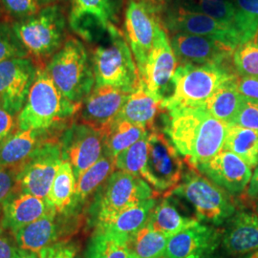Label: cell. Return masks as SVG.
<instances>
[{
  "label": "cell",
  "mask_w": 258,
  "mask_h": 258,
  "mask_svg": "<svg viewBox=\"0 0 258 258\" xmlns=\"http://www.w3.org/2000/svg\"><path fill=\"white\" fill-rule=\"evenodd\" d=\"M166 133L191 167L211 160L224 149L230 124L214 118L204 106L167 111Z\"/></svg>",
  "instance_id": "cell-1"
},
{
  "label": "cell",
  "mask_w": 258,
  "mask_h": 258,
  "mask_svg": "<svg viewBox=\"0 0 258 258\" xmlns=\"http://www.w3.org/2000/svg\"><path fill=\"white\" fill-rule=\"evenodd\" d=\"M45 70L58 90L74 103L82 104L95 85L92 56L83 41L76 37L65 39Z\"/></svg>",
  "instance_id": "cell-2"
},
{
  "label": "cell",
  "mask_w": 258,
  "mask_h": 258,
  "mask_svg": "<svg viewBox=\"0 0 258 258\" xmlns=\"http://www.w3.org/2000/svg\"><path fill=\"white\" fill-rule=\"evenodd\" d=\"M81 105L67 100L46 70L37 68L27 100L18 115V126L20 130L46 131L73 116Z\"/></svg>",
  "instance_id": "cell-3"
},
{
  "label": "cell",
  "mask_w": 258,
  "mask_h": 258,
  "mask_svg": "<svg viewBox=\"0 0 258 258\" xmlns=\"http://www.w3.org/2000/svg\"><path fill=\"white\" fill-rule=\"evenodd\" d=\"M104 37L92 54L95 86H112L133 92L141 77L126 38L116 25H111Z\"/></svg>",
  "instance_id": "cell-4"
},
{
  "label": "cell",
  "mask_w": 258,
  "mask_h": 258,
  "mask_svg": "<svg viewBox=\"0 0 258 258\" xmlns=\"http://www.w3.org/2000/svg\"><path fill=\"white\" fill-rule=\"evenodd\" d=\"M225 64L181 63L172 80V93L163 102V110L203 106L215 91L236 78Z\"/></svg>",
  "instance_id": "cell-5"
},
{
  "label": "cell",
  "mask_w": 258,
  "mask_h": 258,
  "mask_svg": "<svg viewBox=\"0 0 258 258\" xmlns=\"http://www.w3.org/2000/svg\"><path fill=\"white\" fill-rule=\"evenodd\" d=\"M13 29L28 54L37 59L52 57L64 43L66 19L57 4H49Z\"/></svg>",
  "instance_id": "cell-6"
},
{
  "label": "cell",
  "mask_w": 258,
  "mask_h": 258,
  "mask_svg": "<svg viewBox=\"0 0 258 258\" xmlns=\"http://www.w3.org/2000/svg\"><path fill=\"white\" fill-rule=\"evenodd\" d=\"M167 195L183 198L191 205L199 221L214 226L229 221L236 212L230 194L197 171L183 177V181Z\"/></svg>",
  "instance_id": "cell-7"
},
{
  "label": "cell",
  "mask_w": 258,
  "mask_h": 258,
  "mask_svg": "<svg viewBox=\"0 0 258 258\" xmlns=\"http://www.w3.org/2000/svg\"><path fill=\"white\" fill-rule=\"evenodd\" d=\"M153 197V189L140 176L115 170L98 190L90 208L95 226L130 207Z\"/></svg>",
  "instance_id": "cell-8"
},
{
  "label": "cell",
  "mask_w": 258,
  "mask_h": 258,
  "mask_svg": "<svg viewBox=\"0 0 258 258\" xmlns=\"http://www.w3.org/2000/svg\"><path fill=\"white\" fill-rule=\"evenodd\" d=\"M184 175V163L169 139L157 129L148 136L147 163L142 178L157 192L170 191L180 184Z\"/></svg>",
  "instance_id": "cell-9"
},
{
  "label": "cell",
  "mask_w": 258,
  "mask_h": 258,
  "mask_svg": "<svg viewBox=\"0 0 258 258\" xmlns=\"http://www.w3.org/2000/svg\"><path fill=\"white\" fill-rule=\"evenodd\" d=\"M64 161L59 144L44 143L19 166L16 182L23 194L46 198L58 168Z\"/></svg>",
  "instance_id": "cell-10"
},
{
  "label": "cell",
  "mask_w": 258,
  "mask_h": 258,
  "mask_svg": "<svg viewBox=\"0 0 258 258\" xmlns=\"http://www.w3.org/2000/svg\"><path fill=\"white\" fill-rule=\"evenodd\" d=\"M123 0H71L69 26L87 41L102 39L116 25Z\"/></svg>",
  "instance_id": "cell-11"
},
{
  "label": "cell",
  "mask_w": 258,
  "mask_h": 258,
  "mask_svg": "<svg viewBox=\"0 0 258 258\" xmlns=\"http://www.w3.org/2000/svg\"><path fill=\"white\" fill-rule=\"evenodd\" d=\"M163 26L172 33L212 37L233 47L242 43L239 34L216 19L202 13L186 9L184 6L169 7L161 16Z\"/></svg>",
  "instance_id": "cell-12"
},
{
  "label": "cell",
  "mask_w": 258,
  "mask_h": 258,
  "mask_svg": "<svg viewBox=\"0 0 258 258\" xmlns=\"http://www.w3.org/2000/svg\"><path fill=\"white\" fill-rule=\"evenodd\" d=\"M177 63V56L162 23L158 28L145 70L140 76L148 91L162 102L172 93V80L178 67Z\"/></svg>",
  "instance_id": "cell-13"
},
{
  "label": "cell",
  "mask_w": 258,
  "mask_h": 258,
  "mask_svg": "<svg viewBox=\"0 0 258 258\" xmlns=\"http://www.w3.org/2000/svg\"><path fill=\"white\" fill-rule=\"evenodd\" d=\"M161 17L152 13L139 0H128L124 15V37L131 49L139 74L144 72L153 46Z\"/></svg>",
  "instance_id": "cell-14"
},
{
  "label": "cell",
  "mask_w": 258,
  "mask_h": 258,
  "mask_svg": "<svg viewBox=\"0 0 258 258\" xmlns=\"http://www.w3.org/2000/svg\"><path fill=\"white\" fill-rule=\"evenodd\" d=\"M30 57H15L0 62V107L19 115L37 75Z\"/></svg>",
  "instance_id": "cell-15"
},
{
  "label": "cell",
  "mask_w": 258,
  "mask_h": 258,
  "mask_svg": "<svg viewBox=\"0 0 258 258\" xmlns=\"http://www.w3.org/2000/svg\"><path fill=\"white\" fill-rule=\"evenodd\" d=\"M59 145L77 179L102 156L103 133L83 122L74 123L65 131Z\"/></svg>",
  "instance_id": "cell-16"
},
{
  "label": "cell",
  "mask_w": 258,
  "mask_h": 258,
  "mask_svg": "<svg viewBox=\"0 0 258 258\" xmlns=\"http://www.w3.org/2000/svg\"><path fill=\"white\" fill-rule=\"evenodd\" d=\"M170 43L181 63L225 64L235 50L229 44L212 37L184 33L174 34Z\"/></svg>",
  "instance_id": "cell-17"
},
{
  "label": "cell",
  "mask_w": 258,
  "mask_h": 258,
  "mask_svg": "<svg viewBox=\"0 0 258 258\" xmlns=\"http://www.w3.org/2000/svg\"><path fill=\"white\" fill-rule=\"evenodd\" d=\"M196 169L231 194L243 192L252 176L251 168L240 157L225 149Z\"/></svg>",
  "instance_id": "cell-18"
},
{
  "label": "cell",
  "mask_w": 258,
  "mask_h": 258,
  "mask_svg": "<svg viewBox=\"0 0 258 258\" xmlns=\"http://www.w3.org/2000/svg\"><path fill=\"white\" fill-rule=\"evenodd\" d=\"M222 241V232L198 223L168 238L165 258H204L212 255Z\"/></svg>",
  "instance_id": "cell-19"
},
{
  "label": "cell",
  "mask_w": 258,
  "mask_h": 258,
  "mask_svg": "<svg viewBox=\"0 0 258 258\" xmlns=\"http://www.w3.org/2000/svg\"><path fill=\"white\" fill-rule=\"evenodd\" d=\"M131 93L112 86H95L82 103L83 123L103 132L117 118Z\"/></svg>",
  "instance_id": "cell-20"
},
{
  "label": "cell",
  "mask_w": 258,
  "mask_h": 258,
  "mask_svg": "<svg viewBox=\"0 0 258 258\" xmlns=\"http://www.w3.org/2000/svg\"><path fill=\"white\" fill-rule=\"evenodd\" d=\"M224 249L231 255L249 254L258 249V214L235 212L222 232Z\"/></svg>",
  "instance_id": "cell-21"
},
{
  "label": "cell",
  "mask_w": 258,
  "mask_h": 258,
  "mask_svg": "<svg viewBox=\"0 0 258 258\" xmlns=\"http://www.w3.org/2000/svg\"><path fill=\"white\" fill-rule=\"evenodd\" d=\"M2 207L1 226L13 233L41 218L51 209L45 199L23 192L12 196Z\"/></svg>",
  "instance_id": "cell-22"
},
{
  "label": "cell",
  "mask_w": 258,
  "mask_h": 258,
  "mask_svg": "<svg viewBox=\"0 0 258 258\" xmlns=\"http://www.w3.org/2000/svg\"><path fill=\"white\" fill-rule=\"evenodd\" d=\"M184 7L207 15L235 30L242 43L256 37L255 31L230 0H184Z\"/></svg>",
  "instance_id": "cell-23"
},
{
  "label": "cell",
  "mask_w": 258,
  "mask_h": 258,
  "mask_svg": "<svg viewBox=\"0 0 258 258\" xmlns=\"http://www.w3.org/2000/svg\"><path fill=\"white\" fill-rule=\"evenodd\" d=\"M56 213L57 212L51 208L41 218L14 232V238L19 249L37 254L41 249L57 243L59 230Z\"/></svg>",
  "instance_id": "cell-24"
},
{
  "label": "cell",
  "mask_w": 258,
  "mask_h": 258,
  "mask_svg": "<svg viewBox=\"0 0 258 258\" xmlns=\"http://www.w3.org/2000/svg\"><path fill=\"white\" fill-rule=\"evenodd\" d=\"M162 104L163 102L149 92L141 80L137 88L129 95L116 119L127 120L133 124L152 130L159 111L163 110Z\"/></svg>",
  "instance_id": "cell-25"
},
{
  "label": "cell",
  "mask_w": 258,
  "mask_h": 258,
  "mask_svg": "<svg viewBox=\"0 0 258 258\" xmlns=\"http://www.w3.org/2000/svg\"><path fill=\"white\" fill-rule=\"evenodd\" d=\"M198 223L196 217L185 215L178 207L177 201L167 195L152 209L147 224L152 230L170 238Z\"/></svg>",
  "instance_id": "cell-26"
},
{
  "label": "cell",
  "mask_w": 258,
  "mask_h": 258,
  "mask_svg": "<svg viewBox=\"0 0 258 258\" xmlns=\"http://www.w3.org/2000/svg\"><path fill=\"white\" fill-rule=\"evenodd\" d=\"M42 130H20L13 133L0 144V166L3 167L20 166L31 156L42 143Z\"/></svg>",
  "instance_id": "cell-27"
},
{
  "label": "cell",
  "mask_w": 258,
  "mask_h": 258,
  "mask_svg": "<svg viewBox=\"0 0 258 258\" xmlns=\"http://www.w3.org/2000/svg\"><path fill=\"white\" fill-rule=\"evenodd\" d=\"M156 205L155 198H149L98 224L96 229L111 231L123 236L132 237L147 225L149 214Z\"/></svg>",
  "instance_id": "cell-28"
},
{
  "label": "cell",
  "mask_w": 258,
  "mask_h": 258,
  "mask_svg": "<svg viewBox=\"0 0 258 258\" xmlns=\"http://www.w3.org/2000/svg\"><path fill=\"white\" fill-rule=\"evenodd\" d=\"M149 130L127 120L115 119L103 130V154L115 161L122 151L148 134Z\"/></svg>",
  "instance_id": "cell-29"
},
{
  "label": "cell",
  "mask_w": 258,
  "mask_h": 258,
  "mask_svg": "<svg viewBox=\"0 0 258 258\" xmlns=\"http://www.w3.org/2000/svg\"><path fill=\"white\" fill-rule=\"evenodd\" d=\"M115 161L102 155L92 166L76 179L74 200L71 210L83 205L84 201L102 185L115 171Z\"/></svg>",
  "instance_id": "cell-30"
},
{
  "label": "cell",
  "mask_w": 258,
  "mask_h": 258,
  "mask_svg": "<svg viewBox=\"0 0 258 258\" xmlns=\"http://www.w3.org/2000/svg\"><path fill=\"white\" fill-rule=\"evenodd\" d=\"M235 79L222 85L203 105L214 118L230 125L233 124L244 102L235 87Z\"/></svg>",
  "instance_id": "cell-31"
},
{
  "label": "cell",
  "mask_w": 258,
  "mask_h": 258,
  "mask_svg": "<svg viewBox=\"0 0 258 258\" xmlns=\"http://www.w3.org/2000/svg\"><path fill=\"white\" fill-rule=\"evenodd\" d=\"M130 253L129 237L96 229L87 245L85 258H128Z\"/></svg>",
  "instance_id": "cell-32"
},
{
  "label": "cell",
  "mask_w": 258,
  "mask_h": 258,
  "mask_svg": "<svg viewBox=\"0 0 258 258\" xmlns=\"http://www.w3.org/2000/svg\"><path fill=\"white\" fill-rule=\"evenodd\" d=\"M76 189V176L69 162L63 161L47 194L48 205L57 213L71 210Z\"/></svg>",
  "instance_id": "cell-33"
},
{
  "label": "cell",
  "mask_w": 258,
  "mask_h": 258,
  "mask_svg": "<svg viewBox=\"0 0 258 258\" xmlns=\"http://www.w3.org/2000/svg\"><path fill=\"white\" fill-rule=\"evenodd\" d=\"M224 149L240 157L252 169L258 166V130L231 124Z\"/></svg>",
  "instance_id": "cell-34"
},
{
  "label": "cell",
  "mask_w": 258,
  "mask_h": 258,
  "mask_svg": "<svg viewBox=\"0 0 258 258\" xmlns=\"http://www.w3.org/2000/svg\"><path fill=\"white\" fill-rule=\"evenodd\" d=\"M168 237L148 224L130 238L131 251L138 258H165Z\"/></svg>",
  "instance_id": "cell-35"
},
{
  "label": "cell",
  "mask_w": 258,
  "mask_h": 258,
  "mask_svg": "<svg viewBox=\"0 0 258 258\" xmlns=\"http://www.w3.org/2000/svg\"><path fill=\"white\" fill-rule=\"evenodd\" d=\"M149 133L116 157L115 167L118 170L142 177L148 159Z\"/></svg>",
  "instance_id": "cell-36"
},
{
  "label": "cell",
  "mask_w": 258,
  "mask_h": 258,
  "mask_svg": "<svg viewBox=\"0 0 258 258\" xmlns=\"http://www.w3.org/2000/svg\"><path fill=\"white\" fill-rule=\"evenodd\" d=\"M232 59L240 76L258 78V37L243 42L236 47Z\"/></svg>",
  "instance_id": "cell-37"
},
{
  "label": "cell",
  "mask_w": 258,
  "mask_h": 258,
  "mask_svg": "<svg viewBox=\"0 0 258 258\" xmlns=\"http://www.w3.org/2000/svg\"><path fill=\"white\" fill-rule=\"evenodd\" d=\"M26 56L28 53L20 43L13 26L0 21V62L15 57Z\"/></svg>",
  "instance_id": "cell-38"
},
{
  "label": "cell",
  "mask_w": 258,
  "mask_h": 258,
  "mask_svg": "<svg viewBox=\"0 0 258 258\" xmlns=\"http://www.w3.org/2000/svg\"><path fill=\"white\" fill-rule=\"evenodd\" d=\"M4 8L14 18L20 19H27L34 16L40 10L39 0H1Z\"/></svg>",
  "instance_id": "cell-39"
},
{
  "label": "cell",
  "mask_w": 258,
  "mask_h": 258,
  "mask_svg": "<svg viewBox=\"0 0 258 258\" xmlns=\"http://www.w3.org/2000/svg\"><path fill=\"white\" fill-rule=\"evenodd\" d=\"M233 124L245 128L258 130V102H250L244 99Z\"/></svg>",
  "instance_id": "cell-40"
},
{
  "label": "cell",
  "mask_w": 258,
  "mask_h": 258,
  "mask_svg": "<svg viewBox=\"0 0 258 258\" xmlns=\"http://www.w3.org/2000/svg\"><path fill=\"white\" fill-rule=\"evenodd\" d=\"M234 84L245 100L258 102V78L237 75Z\"/></svg>",
  "instance_id": "cell-41"
},
{
  "label": "cell",
  "mask_w": 258,
  "mask_h": 258,
  "mask_svg": "<svg viewBox=\"0 0 258 258\" xmlns=\"http://www.w3.org/2000/svg\"><path fill=\"white\" fill-rule=\"evenodd\" d=\"M77 249L73 244L57 242L52 246L41 249L37 253L38 258H75Z\"/></svg>",
  "instance_id": "cell-42"
},
{
  "label": "cell",
  "mask_w": 258,
  "mask_h": 258,
  "mask_svg": "<svg viewBox=\"0 0 258 258\" xmlns=\"http://www.w3.org/2000/svg\"><path fill=\"white\" fill-rule=\"evenodd\" d=\"M233 3L240 13L248 19L257 36L258 0H233Z\"/></svg>",
  "instance_id": "cell-43"
},
{
  "label": "cell",
  "mask_w": 258,
  "mask_h": 258,
  "mask_svg": "<svg viewBox=\"0 0 258 258\" xmlns=\"http://www.w3.org/2000/svg\"><path fill=\"white\" fill-rule=\"evenodd\" d=\"M17 186L16 177L6 170V167L0 166V204L3 205L15 194Z\"/></svg>",
  "instance_id": "cell-44"
},
{
  "label": "cell",
  "mask_w": 258,
  "mask_h": 258,
  "mask_svg": "<svg viewBox=\"0 0 258 258\" xmlns=\"http://www.w3.org/2000/svg\"><path fill=\"white\" fill-rule=\"evenodd\" d=\"M3 230L0 228V258H16L20 249L15 238H11Z\"/></svg>",
  "instance_id": "cell-45"
},
{
  "label": "cell",
  "mask_w": 258,
  "mask_h": 258,
  "mask_svg": "<svg viewBox=\"0 0 258 258\" xmlns=\"http://www.w3.org/2000/svg\"><path fill=\"white\" fill-rule=\"evenodd\" d=\"M17 123L13 114L0 107V144L14 133Z\"/></svg>",
  "instance_id": "cell-46"
},
{
  "label": "cell",
  "mask_w": 258,
  "mask_h": 258,
  "mask_svg": "<svg viewBox=\"0 0 258 258\" xmlns=\"http://www.w3.org/2000/svg\"><path fill=\"white\" fill-rule=\"evenodd\" d=\"M139 1L143 3L149 11L161 17L166 10L169 8V5L172 0H139Z\"/></svg>",
  "instance_id": "cell-47"
},
{
  "label": "cell",
  "mask_w": 258,
  "mask_h": 258,
  "mask_svg": "<svg viewBox=\"0 0 258 258\" xmlns=\"http://www.w3.org/2000/svg\"><path fill=\"white\" fill-rule=\"evenodd\" d=\"M248 195L251 198H257L258 196V166L254 168L252 173L249 186H248Z\"/></svg>",
  "instance_id": "cell-48"
},
{
  "label": "cell",
  "mask_w": 258,
  "mask_h": 258,
  "mask_svg": "<svg viewBox=\"0 0 258 258\" xmlns=\"http://www.w3.org/2000/svg\"><path fill=\"white\" fill-rule=\"evenodd\" d=\"M16 258H38L37 253L26 251L23 249H19V253L17 254Z\"/></svg>",
  "instance_id": "cell-49"
},
{
  "label": "cell",
  "mask_w": 258,
  "mask_h": 258,
  "mask_svg": "<svg viewBox=\"0 0 258 258\" xmlns=\"http://www.w3.org/2000/svg\"><path fill=\"white\" fill-rule=\"evenodd\" d=\"M245 258H258V249L257 250H255V251L250 252V253H249Z\"/></svg>",
  "instance_id": "cell-50"
},
{
  "label": "cell",
  "mask_w": 258,
  "mask_h": 258,
  "mask_svg": "<svg viewBox=\"0 0 258 258\" xmlns=\"http://www.w3.org/2000/svg\"><path fill=\"white\" fill-rule=\"evenodd\" d=\"M40 4H43V5H49V4H52L53 0H39Z\"/></svg>",
  "instance_id": "cell-51"
},
{
  "label": "cell",
  "mask_w": 258,
  "mask_h": 258,
  "mask_svg": "<svg viewBox=\"0 0 258 258\" xmlns=\"http://www.w3.org/2000/svg\"><path fill=\"white\" fill-rule=\"evenodd\" d=\"M128 258H138V257H137V256H136V255H135V254H134V253H133V252H132V251H131V253H130V255H129Z\"/></svg>",
  "instance_id": "cell-52"
},
{
  "label": "cell",
  "mask_w": 258,
  "mask_h": 258,
  "mask_svg": "<svg viewBox=\"0 0 258 258\" xmlns=\"http://www.w3.org/2000/svg\"><path fill=\"white\" fill-rule=\"evenodd\" d=\"M204 258H222L220 257V256H214V255H209V256H207V257H204Z\"/></svg>",
  "instance_id": "cell-53"
},
{
  "label": "cell",
  "mask_w": 258,
  "mask_h": 258,
  "mask_svg": "<svg viewBox=\"0 0 258 258\" xmlns=\"http://www.w3.org/2000/svg\"><path fill=\"white\" fill-rule=\"evenodd\" d=\"M256 199H257V203H256V211H257V212H258V196H257V198H256Z\"/></svg>",
  "instance_id": "cell-54"
},
{
  "label": "cell",
  "mask_w": 258,
  "mask_h": 258,
  "mask_svg": "<svg viewBox=\"0 0 258 258\" xmlns=\"http://www.w3.org/2000/svg\"><path fill=\"white\" fill-rule=\"evenodd\" d=\"M256 37H258V30H257V36H256Z\"/></svg>",
  "instance_id": "cell-55"
}]
</instances>
